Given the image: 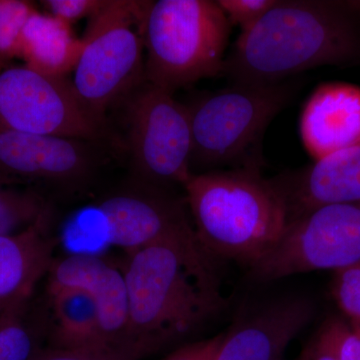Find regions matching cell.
Masks as SVG:
<instances>
[{
    "instance_id": "cell-1",
    "label": "cell",
    "mask_w": 360,
    "mask_h": 360,
    "mask_svg": "<svg viewBox=\"0 0 360 360\" xmlns=\"http://www.w3.org/2000/svg\"><path fill=\"white\" fill-rule=\"evenodd\" d=\"M217 262L196 234L129 252L122 269L129 338L144 357L186 340L224 311Z\"/></svg>"
},
{
    "instance_id": "cell-2",
    "label": "cell",
    "mask_w": 360,
    "mask_h": 360,
    "mask_svg": "<svg viewBox=\"0 0 360 360\" xmlns=\"http://www.w3.org/2000/svg\"><path fill=\"white\" fill-rule=\"evenodd\" d=\"M360 63V1L277 0L243 30L222 75L238 85H270L321 66Z\"/></svg>"
},
{
    "instance_id": "cell-3",
    "label": "cell",
    "mask_w": 360,
    "mask_h": 360,
    "mask_svg": "<svg viewBox=\"0 0 360 360\" xmlns=\"http://www.w3.org/2000/svg\"><path fill=\"white\" fill-rule=\"evenodd\" d=\"M184 188L196 236L217 260L250 269L276 245L288 226L283 198L262 170L193 174Z\"/></svg>"
},
{
    "instance_id": "cell-4",
    "label": "cell",
    "mask_w": 360,
    "mask_h": 360,
    "mask_svg": "<svg viewBox=\"0 0 360 360\" xmlns=\"http://www.w3.org/2000/svg\"><path fill=\"white\" fill-rule=\"evenodd\" d=\"M298 86L290 79L257 86L231 84L186 105L193 134L191 170H262L265 131L293 101Z\"/></svg>"
},
{
    "instance_id": "cell-5",
    "label": "cell",
    "mask_w": 360,
    "mask_h": 360,
    "mask_svg": "<svg viewBox=\"0 0 360 360\" xmlns=\"http://www.w3.org/2000/svg\"><path fill=\"white\" fill-rule=\"evenodd\" d=\"M231 26L217 1H153L143 32L144 82L174 94L222 75Z\"/></svg>"
},
{
    "instance_id": "cell-6",
    "label": "cell",
    "mask_w": 360,
    "mask_h": 360,
    "mask_svg": "<svg viewBox=\"0 0 360 360\" xmlns=\"http://www.w3.org/2000/svg\"><path fill=\"white\" fill-rule=\"evenodd\" d=\"M153 2L105 0L89 18L71 84L103 120L108 106L144 82L143 32Z\"/></svg>"
},
{
    "instance_id": "cell-7",
    "label": "cell",
    "mask_w": 360,
    "mask_h": 360,
    "mask_svg": "<svg viewBox=\"0 0 360 360\" xmlns=\"http://www.w3.org/2000/svg\"><path fill=\"white\" fill-rule=\"evenodd\" d=\"M127 116L132 167L139 184L165 191L184 187L193 174L187 106L144 82L130 101Z\"/></svg>"
},
{
    "instance_id": "cell-8",
    "label": "cell",
    "mask_w": 360,
    "mask_h": 360,
    "mask_svg": "<svg viewBox=\"0 0 360 360\" xmlns=\"http://www.w3.org/2000/svg\"><path fill=\"white\" fill-rule=\"evenodd\" d=\"M360 262V202L322 206L286 226L276 245L250 267L255 283H271Z\"/></svg>"
},
{
    "instance_id": "cell-9",
    "label": "cell",
    "mask_w": 360,
    "mask_h": 360,
    "mask_svg": "<svg viewBox=\"0 0 360 360\" xmlns=\"http://www.w3.org/2000/svg\"><path fill=\"white\" fill-rule=\"evenodd\" d=\"M0 129L94 141L103 135V120L80 101L66 77L14 66L0 71Z\"/></svg>"
},
{
    "instance_id": "cell-10",
    "label": "cell",
    "mask_w": 360,
    "mask_h": 360,
    "mask_svg": "<svg viewBox=\"0 0 360 360\" xmlns=\"http://www.w3.org/2000/svg\"><path fill=\"white\" fill-rule=\"evenodd\" d=\"M94 215L106 243L127 252L169 239L195 236L186 200L169 191L139 184L96 205Z\"/></svg>"
},
{
    "instance_id": "cell-11",
    "label": "cell",
    "mask_w": 360,
    "mask_h": 360,
    "mask_svg": "<svg viewBox=\"0 0 360 360\" xmlns=\"http://www.w3.org/2000/svg\"><path fill=\"white\" fill-rule=\"evenodd\" d=\"M314 312V302L295 293L253 302L224 333L213 360H281Z\"/></svg>"
},
{
    "instance_id": "cell-12",
    "label": "cell",
    "mask_w": 360,
    "mask_h": 360,
    "mask_svg": "<svg viewBox=\"0 0 360 360\" xmlns=\"http://www.w3.org/2000/svg\"><path fill=\"white\" fill-rule=\"evenodd\" d=\"M49 285L79 288L96 302L104 342L116 349L131 350L129 338V300L122 270L103 258L90 255H73L53 262Z\"/></svg>"
},
{
    "instance_id": "cell-13",
    "label": "cell",
    "mask_w": 360,
    "mask_h": 360,
    "mask_svg": "<svg viewBox=\"0 0 360 360\" xmlns=\"http://www.w3.org/2000/svg\"><path fill=\"white\" fill-rule=\"evenodd\" d=\"M270 179L285 203L288 224L322 206L360 202V146Z\"/></svg>"
},
{
    "instance_id": "cell-14",
    "label": "cell",
    "mask_w": 360,
    "mask_h": 360,
    "mask_svg": "<svg viewBox=\"0 0 360 360\" xmlns=\"http://www.w3.org/2000/svg\"><path fill=\"white\" fill-rule=\"evenodd\" d=\"M300 136L314 161L360 146V87L326 82L315 89L300 116Z\"/></svg>"
},
{
    "instance_id": "cell-15",
    "label": "cell",
    "mask_w": 360,
    "mask_h": 360,
    "mask_svg": "<svg viewBox=\"0 0 360 360\" xmlns=\"http://www.w3.org/2000/svg\"><path fill=\"white\" fill-rule=\"evenodd\" d=\"M92 167V156L79 139L0 129V172L27 177L71 181Z\"/></svg>"
},
{
    "instance_id": "cell-16",
    "label": "cell",
    "mask_w": 360,
    "mask_h": 360,
    "mask_svg": "<svg viewBox=\"0 0 360 360\" xmlns=\"http://www.w3.org/2000/svg\"><path fill=\"white\" fill-rule=\"evenodd\" d=\"M51 221L49 210L27 229L0 236V312L30 300L40 279L49 274L56 248Z\"/></svg>"
},
{
    "instance_id": "cell-17",
    "label": "cell",
    "mask_w": 360,
    "mask_h": 360,
    "mask_svg": "<svg viewBox=\"0 0 360 360\" xmlns=\"http://www.w3.org/2000/svg\"><path fill=\"white\" fill-rule=\"evenodd\" d=\"M82 49V40L71 25L49 13L33 11L21 33L20 58L45 77L65 78L75 70Z\"/></svg>"
},
{
    "instance_id": "cell-18",
    "label": "cell",
    "mask_w": 360,
    "mask_h": 360,
    "mask_svg": "<svg viewBox=\"0 0 360 360\" xmlns=\"http://www.w3.org/2000/svg\"><path fill=\"white\" fill-rule=\"evenodd\" d=\"M47 290L54 319L52 347H110L103 340L96 302L86 291L54 285Z\"/></svg>"
},
{
    "instance_id": "cell-19",
    "label": "cell",
    "mask_w": 360,
    "mask_h": 360,
    "mask_svg": "<svg viewBox=\"0 0 360 360\" xmlns=\"http://www.w3.org/2000/svg\"><path fill=\"white\" fill-rule=\"evenodd\" d=\"M28 300L13 303L0 314V360H32L41 350L39 333L26 319Z\"/></svg>"
},
{
    "instance_id": "cell-20",
    "label": "cell",
    "mask_w": 360,
    "mask_h": 360,
    "mask_svg": "<svg viewBox=\"0 0 360 360\" xmlns=\"http://www.w3.org/2000/svg\"><path fill=\"white\" fill-rule=\"evenodd\" d=\"M49 210L39 194L0 184V236L27 229Z\"/></svg>"
},
{
    "instance_id": "cell-21",
    "label": "cell",
    "mask_w": 360,
    "mask_h": 360,
    "mask_svg": "<svg viewBox=\"0 0 360 360\" xmlns=\"http://www.w3.org/2000/svg\"><path fill=\"white\" fill-rule=\"evenodd\" d=\"M22 0H0V68L13 58H20V37L33 11Z\"/></svg>"
},
{
    "instance_id": "cell-22",
    "label": "cell",
    "mask_w": 360,
    "mask_h": 360,
    "mask_svg": "<svg viewBox=\"0 0 360 360\" xmlns=\"http://www.w3.org/2000/svg\"><path fill=\"white\" fill-rule=\"evenodd\" d=\"M331 293L350 326L360 328V262L335 271Z\"/></svg>"
},
{
    "instance_id": "cell-23",
    "label": "cell",
    "mask_w": 360,
    "mask_h": 360,
    "mask_svg": "<svg viewBox=\"0 0 360 360\" xmlns=\"http://www.w3.org/2000/svg\"><path fill=\"white\" fill-rule=\"evenodd\" d=\"M317 336L324 341L335 360H360V333L349 322L330 317Z\"/></svg>"
},
{
    "instance_id": "cell-24",
    "label": "cell",
    "mask_w": 360,
    "mask_h": 360,
    "mask_svg": "<svg viewBox=\"0 0 360 360\" xmlns=\"http://www.w3.org/2000/svg\"><path fill=\"white\" fill-rule=\"evenodd\" d=\"M131 350L116 348H58L41 349L32 360H141Z\"/></svg>"
},
{
    "instance_id": "cell-25",
    "label": "cell",
    "mask_w": 360,
    "mask_h": 360,
    "mask_svg": "<svg viewBox=\"0 0 360 360\" xmlns=\"http://www.w3.org/2000/svg\"><path fill=\"white\" fill-rule=\"evenodd\" d=\"M277 0H219L231 25L239 26L241 32L255 25L276 6Z\"/></svg>"
},
{
    "instance_id": "cell-26",
    "label": "cell",
    "mask_w": 360,
    "mask_h": 360,
    "mask_svg": "<svg viewBox=\"0 0 360 360\" xmlns=\"http://www.w3.org/2000/svg\"><path fill=\"white\" fill-rule=\"evenodd\" d=\"M41 4L51 15L71 25L82 18H91L103 6L105 0H45Z\"/></svg>"
},
{
    "instance_id": "cell-27",
    "label": "cell",
    "mask_w": 360,
    "mask_h": 360,
    "mask_svg": "<svg viewBox=\"0 0 360 360\" xmlns=\"http://www.w3.org/2000/svg\"><path fill=\"white\" fill-rule=\"evenodd\" d=\"M224 333L177 348L161 360H213L220 347Z\"/></svg>"
},
{
    "instance_id": "cell-28",
    "label": "cell",
    "mask_w": 360,
    "mask_h": 360,
    "mask_svg": "<svg viewBox=\"0 0 360 360\" xmlns=\"http://www.w3.org/2000/svg\"><path fill=\"white\" fill-rule=\"evenodd\" d=\"M309 347L312 360H335L328 345L317 335Z\"/></svg>"
},
{
    "instance_id": "cell-29",
    "label": "cell",
    "mask_w": 360,
    "mask_h": 360,
    "mask_svg": "<svg viewBox=\"0 0 360 360\" xmlns=\"http://www.w3.org/2000/svg\"><path fill=\"white\" fill-rule=\"evenodd\" d=\"M298 360H312L311 355H310L309 347L304 348L302 350V354L298 357Z\"/></svg>"
},
{
    "instance_id": "cell-30",
    "label": "cell",
    "mask_w": 360,
    "mask_h": 360,
    "mask_svg": "<svg viewBox=\"0 0 360 360\" xmlns=\"http://www.w3.org/2000/svg\"><path fill=\"white\" fill-rule=\"evenodd\" d=\"M352 328H354V326H352ZM354 329H356L357 331H359V333H360V328H354Z\"/></svg>"
},
{
    "instance_id": "cell-31",
    "label": "cell",
    "mask_w": 360,
    "mask_h": 360,
    "mask_svg": "<svg viewBox=\"0 0 360 360\" xmlns=\"http://www.w3.org/2000/svg\"><path fill=\"white\" fill-rule=\"evenodd\" d=\"M0 314H1V312H0Z\"/></svg>"
},
{
    "instance_id": "cell-32",
    "label": "cell",
    "mask_w": 360,
    "mask_h": 360,
    "mask_svg": "<svg viewBox=\"0 0 360 360\" xmlns=\"http://www.w3.org/2000/svg\"><path fill=\"white\" fill-rule=\"evenodd\" d=\"M2 312V311H1Z\"/></svg>"
}]
</instances>
